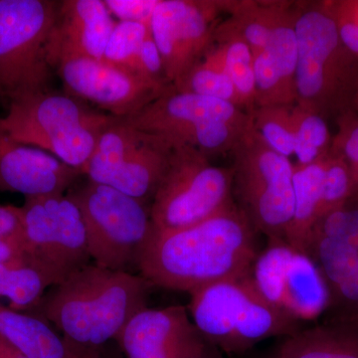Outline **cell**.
Returning <instances> with one entry per match:
<instances>
[{"label":"cell","instance_id":"cell-1","mask_svg":"<svg viewBox=\"0 0 358 358\" xmlns=\"http://www.w3.org/2000/svg\"><path fill=\"white\" fill-rule=\"evenodd\" d=\"M259 235L236 203L189 227L152 231L138 270L152 286L192 292L240 279L260 254Z\"/></svg>","mask_w":358,"mask_h":358},{"label":"cell","instance_id":"cell-2","mask_svg":"<svg viewBox=\"0 0 358 358\" xmlns=\"http://www.w3.org/2000/svg\"><path fill=\"white\" fill-rule=\"evenodd\" d=\"M152 287L143 275L90 263L47 289L28 312L78 345L101 350L148 307Z\"/></svg>","mask_w":358,"mask_h":358},{"label":"cell","instance_id":"cell-3","mask_svg":"<svg viewBox=\"0 0 358 358\" xmlns=\"http://www.w3.org/2000/svg\"><path fill=\"white\" fill-rule=\"evenodd\" d=\"M296 105L324 119L353 109L358 58L339 37L327 1H298Z\"/></svg>","mask_w":358,"mask_h":358},{"label":"cell","instance_id":"cell-4","mask_svg":"<svg viewBox=\"0 0 358 358\" xmlns=\"http://www.w3.org/2000/svg\"><path fill=\"white\" fill-rule=\"evenodd\" d=\"M115 119L48 90L9 103L8 113L0 117V133L43 150L82 173L101 133Z\"/></svg>","mask_w":358,"mask_h":358},{"label":"cell","instance_id":"cell-5","mask_svg":"<svg viewBox=\"0 0 358 358\" xmlns=\"http://www.w3.org/2000/svg\"><path fill=\"white\" fill-rule=\"evenodd\" d=\"M190 294L189 312L202 338L221 352L240 355L265 339L291 336L301 322L259 294L249 275Z\"/></svg>","mask_w":358,"mask_h":358},{"label":"cell","instance_id":"cell-6","mask_svg":"<svg viewBox=\"0 0 358 358\" xmlns=\"http://www.w3.org/2000/svg\"><path fill=\"white\" fill-rule=\"evenodd\" d=\"M122 120L159 136L171 147L195 148L207 157L231 154L252 127L251 115L233 103L178 91L173 86Z\"/></svg>","mask_w":358,"mask_h":358},{"label":"cell","instance_id":"cell-7","mask_svg":"<svg viewBox=\"0 0 358 358\" xmlns=\"http://www.w3.org/2000/svg\"><path fill=\"white\" fill-rule=\"evenodd\" d=\"M59 1L0 0V96L9 103L48 91Z\"/></svg>","mask_w":358,"mask_h":358},{"label":"cell","instance_id":"cell-8","mask_svg":"<svg viewBox=\"0 0 358 358\" xmlns=\"http://www.w3.org/2000/svg\"><path fill=\"white\" fill-rule=\"evenodd\" d=\"M231 155L238 206L260 234L286 241L294 215V164L268 147L253 124Z\"/></svg>","mask_w":358,"mask_h":358},{"label":"cell","instance_id":"cell-9","mask_svg":"<svg viewBox=\"0 0 358 358\" xmlns=\"http://www.w3.org/2000/svg\"><path fill=\"white\" fill-rule=\"evenodd\" d=\"M232 169L213 166L195 148H173L150 203L155 230H179L202 222L232 204Z\"/></svg>","mask_w":358,"mask_h":358},{"label":"cell","instance_id":"cell-10","mask_svg":"<svg viewBox=\"0 0 358 358\" xmlns=\"http://www.w3.org/2000/svg\"><path fill=\"white\" fill-rule=\"evenodd\" d=\"M67 194L83 214L94 263L124 272L138 268L141 252L154 231L150 204L89 179Z\"/></svg>","mask_w":358,"mask_h":358},{"label":"cell","instance_id":"cell-11","mask_svg":"<svg viewBox=\"0 0 358 358\" xmlns=\"http://www.w3.org/2000/svg\"><path fill=\"white\" fill-rule=\"evenodd\" d=\"M173 148L159 136L117 117L101 133L82 174L150 204Z\"/></svg>","mask_w":358,"mask_h":358},{"label":"cell","instance_id":"cell-12","mask_svg":"<svg viewBox=\"0 0 358 358\" xmlns=\"http://www.w3.org/2000/svg\"><path fill=\"white\" fill-rule=\"evenodd\" d=\"M20 209L25 253L60 282L91 263L83 214L69 195L25 197Z\"/></svg>","mask_w":358,"mask_h":358},{"label":"cell","instance_id":"cell-13","mask_svg":"<svg viewBox=\"0 0 358 358\" xmlns=\"http://www.w3.org/2000/svg\"><path fill=\"white\" fill-rule=\"evenodd\" d=\"M249 277L271 305L298 322L317 319L329 308L327 286L308 253L282 239H267Z\"/></svg>","mask_w":358,"mask_h":358},{"label":"cell","instance_id":"cell-14","mask_svg":"<svg viewBox=\"0 0 358 358\" xmlns=\"http://www.w3.org/2000/svg\"><path fill=\"white\" fill-rule=\"evenodd\" d=\"M223 0H159L150 22L169 86L176 87L213 46Z\"/></svg>","mask_w":358,"mask_h":358},{"label":"cell","instance_id":"cell-15","mask_svg":"<svg viewBox=\"0 0 358 358\" xmlns=\"http://www.w3.org/2000/svg\"><path fill=\"white\" fill-rule=\"evenodd\" d=\"M55 72L68 95L88 101L108 115L121 119L136 114L169 87L92 58L62 59Z\"/></svg>","mask_w":358,"mask_h":358},{"label":"cell","instance_id":"cell-16","mask_svg":"<svg viewBox=\"0 0 358 358\" xmlns=\"http://www.w3.org/2000/svg\"><path fill=\"white\" fill-rule=\"evenodd\" d=\"M127 358H187L203 345L187 308H145L115 338Z\"/></svg>","mask_w":358,"mask_h":358},{"label":"cell","instance_id":"cell-17","mask_svg":"<svg viewBox=\"0 0 358 358\" xmlns=\"http://www.w3.org/2000/svg\"><path fill=\"white\" fill-rule=\"evenodd\" d=\"M296 3L282 0L268 43L254 56L256 108L296 105Z\"/></svg>","mask_w":358,"mask_h":358},{"label":"cell","instance_id":"cell-18","mask_svg":"<svg viewBox=\"0 0 358 358\" xmlns=\"http://www.w3.org/2000/svg\"><path fill=\"white\" fill-rule=\"evenodd\" d=\"M82 176L53 155L0 133V190L25 197L65 194Z\"/></svg>","mask_w":358,"mask_h":358},{"label":"cell","instance_id":"cell-19","mask_svg":"<svg viewBox=\"0 0 358 358\" xmlns=\"http://www.w3.org/2000/svg\"><path fill=\"white\" fill-rule=\"evenodd\" d=\"M115 24L103 0L59 1L50 44L54 71L59 61L65 58L103 60Z\"/></svg>","mask_w":358,"mask_h":358},{"label":"cell","instance_id":"cell-20","mask_svg":"<svg viewBox=\"0 0 358 358\" xmlns=\"http://www.w3.org/2000/svg\"><path fill=\"white\" fill-rule=\"evenodd\" d=\"M307 253L319 268L327 286L329 320H357L358 250L334 238L313 233Z\"/></svg>","mask_w":358,"mask_h":358},{"label":"cell","instance_id":"cell-21","mask_svg":"<svg viewBox=\"0 0 358 358\" xmlns=\"http://www.w3.org/2000/svg\"><path fill=\"white\" fill-rule=\"evenodd\" d=\"M0 336L27 358H110L103 348H85L59 333L50 322L0 301Z\"/></svg>","mask_w":358,"mask_h":358},{"label":"cell","instance_id":"cell-22","mask_svg":"<svg viewBox=\"0 0 358 358\" xmlns=\"http://www.w3.org/2000/svg\"><path fill=\"white\" fill-rule=\"evenodd\" d=\"M274 358H358V319L301 329L284 338Z\"/></svg>","mask_w":358,"mask_h":358},{"label":"cell","instance_id":"cell-23","mask_svg":"<svg viewBox=\"0 0 358 358\" xmlns=\"http://www.w3.org/2000/svg\"><path fill=\"white\" fill-rule=\"evenodd\" d=\"M327 154L313 164H294V215L286 241L305 253L320 216Z\"/></svg>","mask_w":358,"mask_h":358},{"label":"cell","instance_id":"cell-24","mask_svg":"<svg viewBox=\"0 0 358 358\" xmlns=\"http://www.w3.org/2000/svg\"><path fill=\"white\" fill-rule=\"evenodd\" d=\"M58 282L57 275L27 254L17 260L0 263V298L7 299L13 310H31L47 289Z\"/></svg>","mask_w":358,"mask_h":358},{"label":"cell","instance_id":"cell-25","mask_svg":"<svg viewBox=\"0 0 358 358\" xmlns=\"http://www.w3.org/2000/svg\"><path fill=\"white\" fill-rule=\"evenodd\" d=\"M214 44L222 51L224 63L242 110L251 115L256 109L253 52L229 18L219 23L214 34Z\"/></svg>","mask_w":358,"mask_h":358},{"label":"cell","instance_id":"cell-26","mask_svg":"<svg viewBox=\"0 0 358 358\" xmlns=\"http://www.w3.org/2000/svg\"><path fill=\"white\" fill-rule=\"evenodd\" d=\"M173 88L225 101L242 110L236 90L226 69L222 51L215 44Z\"/></svg>","mask_w":358,"mask_h":358},{"label":"cell","instance_id":"cell-27","mask_svg":"<svg viewBox=\"0 0 358 358\" xmlns=\"http://www.w3.org/2000/svg\"><path fill=\"white\" fill-rule=\"evenodd\" d=\"M282 0H223L224 13L246 40L254 56L268 43Z\"/></svg>","mask_w":358,"mask_h":358},{"label":"cell","instance_id":"cell-28","mask_svg":"<svg viewBox=\"0 0 358 358\" xmlns=\"http://www.w3.org/2000/svg\"><path fill=\"white\" fill-rule=\"evenodd\" d=\"M291 117L296 164L306 166L324 157L333 143L327 120L298 105L292 107Z\"/></svg>","mask_w":358,"mask_h":358},{"label":"cell","instance_id":"cell-29","mask_svg":"<svg viewBox=\"0 0 358 358\" xmlns=\"http://www.w3.org/2000/svg\"><path fill=\"white\" fill-rule=\"evenodd\" d=\"M292 107L293 106L257 107L251 114L253 128L259 136L275 152L288 159L294 155V150Z\"/></svg>","mask_w":358,"mask_h":358},{"label":"cell","instance_id":"cell-30","mask_svg":"<svg viewBox=\"0 0 358 358\" xmlns=\"http://www.w3.org/2000/svg\"><path fill=\"white\" fill-rule=\"evenodd\" d=\"M148 31L150 27L141 23L119 21L106 47L103 60L141 77L138 73V58Z\"/></svg>","mask_w":358,"mask_h":358},{"label":"cell","instance_id":"cell-31","mask_svg":"<svg viewBox=\"0 0 358 358\" xmlns=\"http://www.w3.org/2000/svg\"><path fill=\"white\" fill-rule=\"evenodd\" d=\"M352 182L350 167L341 152L331 147L324 171L320 216L345 206L352 197ZM320 220V219H319Z\"/></svg>","mask_w":358,"mask_h":358},{"label":"cell","instance_id":"cell-32","mask_svg":"<svg viewBox=\"0 0 358 358\" xmlns=\"http://www.w3.org/2000/svg\"><path fill=\"white\" fill-rule=\"evenodd\" d=\"M338 133L333 136L331 147L341 152L350 167L352 192L350 201L358 202V114L348 110L336 119Z\"/></svg>","mask_w":358,"mask_h":358},{"label":"cell","instance_id":"cell-33","mask_svg":"<svg viewBox=\"0 0 358 358\" xmlns=\"http://www.w3.org/2000/svg\"><path fill=\"white\" fill-rule=\"evenodd\" d=\"M313 233L334 238L358 250V202L348 201L345 206L322 216Z\"/></svg>","mask_w":358,"mask_h":358},{"label":"cell","instance_id":"cell-34","mask_svg":"<svg viewBox=\"0 0 358 358\" xmlns=\"http://www.w3.org/2000/svg\"><path fill=\"white\" fill-rule=\"evenodd\" d=\"M341 41L358 58V0H326Z\"/></svg>","mask_w":358,"mask_h":358},{"label":"cell","instance_id":"cell-35","mask_svg":"<svg viewBox=\"0 0 358 358\" xmlns=\"http://www.w3.org/2000/svg\"><path fill=\"white\" fill-rule=\"evenodd\" d=\"M110 14L119 21L141 23L150 27L159 0H103Z\"/></svg>","mask_w":358,"mask_h":358},{"label":"cell","instance_id":"cell-36","mask_svg":"<svg viewBox=\"0 0 358 358\" xmlns=\"http://www.w3.org/2000/svg\"><path fill=\"white\" fill-rule=\"evenodd\" d=\"M138 73L141 77L154 83L169 86L164 74V63L152 33L148 31L143 40L138 58Z\"/></svg>","mask_w":358,"mask_h":358},{"label":"cell","instance_id":"cell-37","mask_svg":"<svg viewBox=\"0 0 358 358\" xmlns=\"http://www.w3.org/2000/svg\"><path fill=\"white\" fill-rule=\"evenodd\" d=\"M0 238L20 244L24 250L20 207L0 204Z\"/></svg>","mask_w":358,"mask_h":358},{"label":"cell","instance_id":"cell-38","mask_svg":"<svg viewBox=\"0 0 358 358\" xmlns=\"http://www.w3.org/2000/svg\"><path fill=\"white\" fill-rule=\"evenodd\" d=\"M25 255L24 250L20 244L0 238V263L17 260Z\"/></svg>","mask_w":358,"mask_h":358},{"label":"cell","instance_id":"cell-39","mask_svg":"<svg viewBox=\"0 0 358 358\" xmlns=\"http://www.w3.org/2000/svg\"><path fill=\"white\" fill-rule=\"evenodd\" d=\"M187 358H223L221 355L220 350H217L215 346L205 341L203 345L200 346L199 350H195L192 355Z\"/></svg>","mask_w":358,"mask_h":358},{"label":"cell","instance_id":"cell-40","mask_svg":"<svg viewBox=\"0 0 358 358\" xmlns=\"http://www.w3.org/2000/svg\"><path fill=\"white\" fill-rule=\"evenodd\" d=\"M0 358H27L17 348L0 336Z\"/></svg>","mask_w":358,"mask_h":358},{"label":"cell","instance_id":"cell-41","mask_svg":"<svg viewBox=\"0 0 358 358\" xmlns=\"http://www.w3.org/2000/svg\"><path fill=\"white\" fill-rule=\"evenodd\" d=\"M353 110L358 114V90L357 92V95L355 96V101H353Z\"/></svg>","mask_w":358,"mask_h":358}]
</instances>
